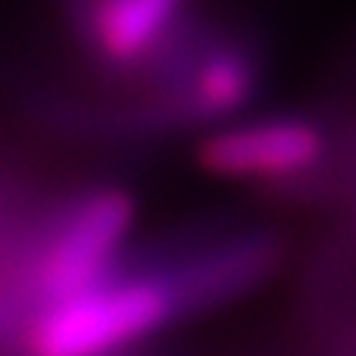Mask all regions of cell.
<instances>
[{"instance_id":"cell-3","label":"cell","mask_w":356,"mask_h":356,"mask_svg":"<svg viewBox=\"0 0 356 356\" xmlns=\"http://www.w3.org/2000/svg\"><path fill=\"white\" fill-rule=\"evenodd\" d=\"M288 257L282 228L253 219H197L131 250L172 294L178 316L209 313L259 291Z\"/></svg>"},{"instance_id":"cell-5","label":"cell","mask_w":356,"mask_h":356,"mask_svg":"<svg viewBox=\"0 0 356 356\" xmlns=\"http://www.w3.org/2000/svg\"><path fill=\"white\" fill-rule=\"evenodd\" d=\"M172 319L181 316L169 288L129 253V263L97 288L38 309L22 338L31 356H110Z\"/></svg>"},{"instance_id":"cell-2","label":"cell","mask_w":356,"mask_h":356,"mask_svg":"<svg viewBox=\"0 0 356 356\" xmlns=\"http://www.w3.org/2000/svg\"><path fill=\"white\" fill-rule=\"evenodd\" d=\"M135 228L138 197L119 181H88L50 197L25 259L29 319L116 275L138 244Z\"/></svg>"},{"instance_id":"cell-1","label":"cell","mask_w":356,"mask_h":356,"mask_svg":"<svg viewBox=\"0 0 356 356\" xmlns=\"http://www.w3.org/2000/svg\"><path fill=\"white\" fill-rule=\"evenodd\" d=\"M269 81V54L253 29L197 6L150 54L125 94L144 104L163 138L207 135L253 113Z\"/></svg>"},{"instance_id":"cell-6","label":"cell","mask_w":356,"mask_h":356,"mask_svg":"<svg viewBox=\"0 0 356 356\" xmlns=\"http://www.w3.org/2000/svg\"><path fill=\"white\" fill-rule=\"evenodd\" d=\"M197 0H56L69 41L110 85L125 88Z\"/></svg>"},{"instance_id":"cell-4","label":"cell","mask_w":356,"mask_h":356,"mask_svg":"<svg viewBox=\"0 0 356 356\" xmlns=\"http://www.w3.org/2000/svg\"><path fill=\"white\" fill-rule=\"evenodd\" d=\"M341 131L309 110L247 113L207 131L197 147L207 175L269 194L325 191L341 172Z\"/></svg>"}]
</instances>
